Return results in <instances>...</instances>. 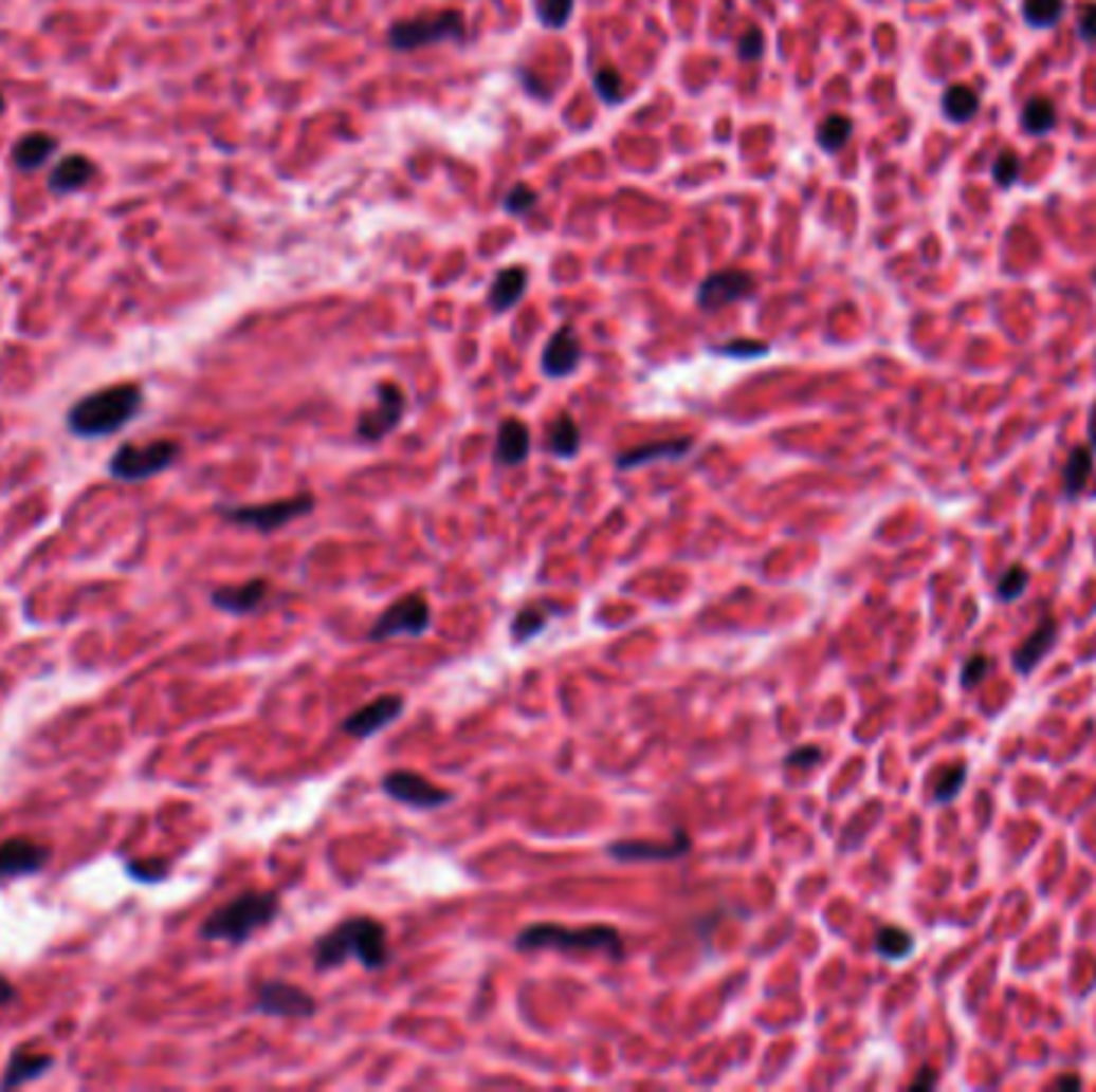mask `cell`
Wrapping results in <instances>:
<instances>
[{
  "instance_id": "cell-3",
  "label": "cell",
  "mask_w": 1096,
  "mask_h": 1092,
  "mask_svg": "<svg viewBox=\"0 0 1096 1092\" xmlns=\"http://www.w3.org/2000/svg\"><path fill=\"white\" fill-rule=\"evenodd\" d=\"M279 913V894L273 891H248L225 907H218L208 913V920L199 926V936L205 942H232L241 945L248 942L257 929L270 926Z\"/></svg>"
},
{
  "instance_id": "cell-4",
  "label": "cell",
  "mask_w": 1096,
  "mask_h": 1092,
  "mask_svg": "<svg viewBox=\"0 0 1096 1092\" xmlns=\"http://www.w3.org/2000/svg\"><path fill=\"white\" fill-rule=\"evenodd\" d=\"M516 948H552V951H600L619 961L625 955V942L619 929L600 926H562V923H532L516 936Z\"/></svg>"
},
{
  "instance_id": "cell-46",
  "label": "cell",
  "mask_w": 1096,
  "mask_h": 1092,
  "mask_svg": "<svg viewBox=\"0 0 1096 1092\" xmlns=\"http://www.w3.org/2000/svg\"><path fill=\"white\" fill-rule=\"evenodd\" d=\"M1055 1086H1061V1089H1077V1086H1080V1076H1058Z\"/></svg>"
},
{
  "instance_id": "cell-21",
  "label": "cell",
  "mask_w": 1096,
  "mask_h": 1092,
  "mask_svg": "<svg viewBox=\"0 0 1096 1092\" xmlns=\"http://www.w3.org/2000/svg\"><path fill=\"white\" fill-rule=\"evenodd\" d=\"M526 282H529V270L526 266H507L494 276L491 292H488V304L491 311L504 314L510 308H516L526 295Z\"/></svg>"
},
{
  "instance_id": "cell-25",
  "label": "cell",
  "mask_w": 1096,
  "mask_h": 1092,
  "mask_svg": "<svg viewBox=\"0 0 1096 1092\" xmlns=\"http://www.w3.org/2000/svg\"><path fill=\"white\" fill-rule=\"evenodd\" d=\"M93 173H96V167L84 154H68L52 170V189L55 192H74V189L87 186L93 180Z\"/></svg>"
},
{
  "instance_id": "cell-16",
  "label": "cell",
  "mask_w": 1096,
  "mask_h": 1092,
  "mask_svg": "<svg viewBox=\"0 0 1096 1092\" xmlns=\"http://www.w3.org/2000/svg\"><path fill=\"white\" fill-rule=\"evenodd\" d=\"M584 350H581V337L574 327H559L555 337L545 344L542 350V372L548 378H565L578 369Z\"/></svg>"
},
{
  "instance_id": "cell-35",
  "label": "cell",
  "mask_w": 1096,
  "mask_h": 1092,
  "mask_svg": "<svg viewBox=\"0 0 1096 1092\" xmlns=\"http://www.w3.org/2000/svg\"><path fill=\"white\" fill-rule=\"evenodd\" d=\"M965 779H968V766H962V762H955V766H949L943 776H939V782H936V792H933V798L943 804V801H952L958 792H962V785H965Z\"/></svg>"
},
{
  "instance_id": "cell-27",
  "label": "cell",
  "mask_w": 1096,
  "mask_h": 1092,
  "mask_svg": "<svg viewBox=\"0 0 1096 1092\" xmlns=\"http://www.w3.org/2000/svg\"><path fill=\"white\" fill-rule=\"evenodd\" d=\"M1090 475H1093V449L1090 446H1077L1071 456H1067V462H1064V497H1077V494H1083V487H1086V481H1090Z\"/></svg>"
},
{
  "instance_id": "cell-6",
  "label": "cell",
  "mask_w": 1096,
  "mask_h": 1092,
  "mask_svg": "<svg viewBox=\"0 0 1096 1092\" xmlns=\"http://www.w3.org/2000/svg\"><path fill=\"white\" fill-rule=\"evenodd\" d=\"M180 456V446L173 440H154V443H126L109 459V475L116 481H148L161 471H167Z\"/></svg>"
},
{
  "instance_id": "cell-30",
  "label": "cell",
  "mask_w": 1096,
  "mask_h": 1092,
  "mask_svg": "<svg viewBox=\"0 0 1096 1092\" xmlns=\"http://www.w3.org/2000/svg\"><path fill=\"white\" fill-rule=\"evenodd\" d=\"M1055 123H1058V113H1055V103H1052L1048 96H1033V99L1026 103V109H1023V126H1026V132L1045 135V132L1055 129Z\"/></svg>"
},
{
  "instance_id": "cell-5",
  "label": "cell",
  "mask_w": 1096,
  "mask_h": 1092,
  "mask_svg": "<svg viewBox=\"0 0 1096 1092\" xmlns=\"http://www.w3.org/2000/svg\"><path fill=\"white\" fill-rule=\"evenodd\" d=\"M453 39H465V17L459 11H440V14L398 20L388 30V45L395 52H414V49H426L436 42H453Z\"/></svg>"
},
{
  "instance_id": "cell-41",
  "label": "cell",
  "mask_w": 1096,
  "mask_h": 1092,
  "mask_svg": "<svg viewBox=\"0 0 1096 1092\" xmlns=\"http://www.w3.org/2000/svg\"><path fill=\"white\" fill-rule=\"evenodd\" d=\"M1077 36L1083 42H1096V0H1080L1077 4Z\"/></svg>"
},
{
  "instance_id": "cell-12",
  "label": "cell",
  "mask_w": 1096,
  "mask_h": 1092,
  "mask_svg": "<svg viewBox=\"0 0 1096 1092\" xmlns=\"http://www.w3.org/2000/svg\"><path fill=\"white\" fill-rule=\"evenodd\" d=\"M756 295V282L747 270H718L712 273L699 292H696V304L709 314H715L718 308L725 304H737V301H747Z\"/></svg>"
},
{
  "instance_id": "cell-47",
  "label": "cell",
  "mask_w": 1096,
  "mask_h": 1092,
  "mask_svg": "<svg viewBox=\"0 0 1096 1092\" xmlns=\"http://www.w3.org/2000/svg\"><path fill=\"white\" fill-rule=\"evenodd\" d=\"M1090 449H1096V410L1090 413Z\"/></svg>"
},
{
  "instance_id": "cell-19",
  "label": "cell",
  "mask_w": 1096,
  "mask_h": 1092,
  "mask_svg": "<svg viewBox=\"0 0 1096 1092\" xmlns=\"http://www.w3.org/2000/svg\"><path fill=\"white\" fill-rule=\"evenodd\" d=\"M529 426L523 423V420H504L500 423V429H497V446H494V459H497V465H504V468H516V465H523L526 462V456H529Z\"/></svg>"
},
{
  "instance_id": "cell-13",
  "label": "cell",
  "mask_w": 1096,
  "mask_h": 1092,
  "mask_svg": "<svg viewBox=\"0 0 1096 1092\" xmlns=\"http://www.w3.org/2000/svg\"><path fill=\"white\" fill-rule=\"evenodd\" d=\"M49 865V846L26 839V836H14L0 843V885H7L14 878H30L39 875V871Z\"/></svg>"
},
{
  "instance_id": "cell-10",
  "label": "cell",
  "mask_w": 1096,
  "mask_h": 1092,
  "mask_svg": "<svg viewBox=\"0 0 1096 1092\" xmlns=\"http://www.w3.org/2000/svg\"><path fill=\"white\" fill-rule=\"evenodd\" d=\"M254 1006L263 1016H282V1019H308L317 1013V1000L308 991L286 984V980H267V984H260Z\"/></svg>"
},
{
  "instance_id": "cell-22",
  "label": "cell",
  "mask_w": 1096,
  "mask_h": 1092,
  "mask_svg": "<svg viewBox=\"0 0 1096 1092\" xmlns=\"http://www.w3.org/2000/svg\"><path fill=\"white\" fill-rule=\"evenodd\" d=\"M693 449L690 436H677V440H661V443H644L638 449H628L616 459L619 468H641L647 462H661V459H680Z\"/></svg>"
},
{
  "instance_id": "cell-26",
  "label": "cell",
  "mask_w": 1096,
  "mask_h": 1092,
  "mask_svg": "<svg viewBox=\"0 0 1096 1092\" xmlns=\"http://www.w3.org/2000/svg\"><path fill=\"white\" fill-rule=\"evenodd\" d=\"M974 113H978V93L971 87H965V84L946 87V93H943V116L949 123H955V126L971 123Z\"/></svg>"
},
{
  "instance_id": "cell-18",
  "label": "cell",
  "mask_w": 1096,
  "mask_h": 1092,
  "mask_svg": "<svg viewBox=\"0 0 1096 1092\" xmlns=\"http://www.w3.org/2000/svg\"><path fill=\"white\" fill-rule=\"evenodd\" d=\"M1055 637H1058V622H1055L1052 615H1045V618L1039 622V628H1036V631L1017 647V653H1013V667H1017V673H1033V670L1042 664V658H1048V650H1052Z\"/></svg>"
},
{
  "instance_id": "cell-20",
  "label": "cell",
  "mask_w": 1096,
  "mask_h": 1092,
  "mask_svg": "<svg viewBox=\"0 0 1096 1092\" xmlns=\"http://www.w3.org/2000/svg\"><path fill=\"white\" fill-rule=\"evenodd\" d=\"M52 1054L45 1051H36V1048H20L7 1070H4V1079H0V1089H14V1086H23V1082H33L39 1076H45L52 1070Z\"/></svg>"
},
{
  "instance_id": "cell-43",
  "label": "cell",
  "mask_w": 1096,
  "mask_h": 1092,
  "mask_svg": "<svg viewBox=\"0 0 1096 1092\" xmlns=\"http://www.w3.org/2000/svg\"><path fill=\"white\" fill-rule=\"evenodd\" d=\"M821 759V746H799L786 756V766H815Z\"/></svg>"
},
{
  "instance_id": "cell-31",
  "label": "cell",
  "mask_w": 1096,
  "mask_h": 1092,
  "mask_svg": "<svg viewBox=\"0 0 1096 1092\" xmlns=\"http://www.w3.org/2000/svg\"><path fill=\"white\" fill-rule=\"evenodd\" d=\"M850 138H853V123H850L846 116H840V113L827 116V119L818 126V145H821L824 151H830V154L843 151Z\"/></svg>"
},
{
  "instance_id": "cell-11",
  "label": "cell",
  "mask_w": 1096,
  "mask_h": 1092,
  "mask_svg": "<svg viewBox=\"0 0 1096 1092\" xmlns=\"http://www.w3.org/2000/svg\"><path fill=\"white\" fill-rule=\"evenodd\" d=\"M382 789L388 798L407 804V808H420V811H430V808H440V804H450L453 801V792L440 789V785H433L430 779H423L420 773H410V770H395L382 779Z\"/></svg>"
},
{
  "instance_id": "cell-49",
  "label": "cell",
  "mask_w": 1096,
  "mask_h": 1092,
  "mask_svg": "<svg viewBox=\"0 0 1096 1092\" xmlns=\"http://www.w3.org/2000/svg\"><path fill=\"white\" fill-rule=\"evenodd\" d=\"M1093 282H1096V273H1093Z\"/></svg>"
},
{
  "instance_id": "cell-2",
  "label": "cell",
  "mask_w": 1096,
  "mask_h": 1092,
  "mask_svg": "<svg viewBox=\"0 0 1096 1092\" xmlns=\"http://www.w3.org/2000/svg\"><path fill=\"white\" fill-rule=\"evenodd\" d=\"M388 936L385 926L372 917H350L337 923L331 932H324L314 945V964L321 970L337 967L347 958H360L363 967H385L388 964Z\"/></svg>"
},
{
  "instance_id": "cell-23",
  "label": "cell",
  "mask_w": 1096,
  "mask_h": 1092,
  "mask_svg": "<svg viewBox=\"0 0 1096 1092\" xmlns=\"http://www.w3.org/2000/svg\"><path fill=\"white\" fill-rule=\"evenodd\" d=\"M545 446L559 459H571L581 452V426L571 413H559L545 432Z\"/></svg>"
},
{
  "instance_id": "cell-37",
  "label": "cell",
  "mask_w": 1096,
  "mask_h": 1092,
  "mask_svg": "<svg viewBox=\"0 0 1096 1092\" xmlns=\"http://www.w3.org/2000/svg\"><path fill=\"white\" fill-rule=\"evenodd\" d=\"M712 353H718V356H731V359H760V356L770 353V347L760 344V340H731V344L712 347Z\"/></svg>"
},
{
  "instance_id": "cell-39",
  "label": "cell",
  "mask_w": 1096,
  "mask_h": 1092,
  "mask_svg": "<svg viewBox=\"0 0 1096 1092\" xmlns=\"http://www.w3.org/2000/svg\"><path fill=\"white\" fill-rule=\"evenodd\" d=\"M991 177H994V183H998V186L1010 189V186L1017 183V177H1020V158H1017L1010 148H1007V151H1001V158L994 161Z\"/></svg>"
},
{
  "instance_id": "cell-7",
  "label": "cell",
  "mask_w": 1096,
  "mask_h": 1092,
  "mask_svg": "<svg viewBox=\"0 0 1096 1092\" xmlns=\"http://www.w3.org/2000/svg\"><path fill=\"white\" fill-rule=\"evenodd\" d=\"M407 413V394L395 382H379L376 385V407L360 413L357 436L363 443H382L388 432L398 429V423Z\"/></svg>"
},
{
  "instance_id": "cell-36",
  "label": "cell",
  "mask_w": 1096,
  "mask_h": 1092,
  "mask_svg": "<svg viewBox=\"0 0 1096 1092\" xmlns=\"http://www.w3.org/2000/svg\"><path fill=\"white\" fill-rule=\"evenodd\" d=\"M1023 590H1026V568H1023V564H1010V568L1001 574V580H998V596H1001L1004 603H1013V599L1023 596Z\"/></svg>"
},
{
  "instance_id": "cell-38",
  "label": "cell",
  "mask_w": 1096,
  "mask_h": 1092,
  "mask_svg": "<svg viewBox=\"0 0 1096 1092\" xmlns=\"http://www.w3.org/2000/svg\"><path fill=\"white\" fill-rule=\"evenodd\" d=\"M535 202H538V192H535L532 186H526V183H516V186L504 196V208H507L510 215H526V211L535 208Z\"/></svg>"
},
{
  "instance_id": "cell-48",
  "label": "cell",
  "mask_w": 1096,
  "mask_h": 1092,
  "mask_svg": "<svg viewBox=\"0 0 1096 1092\" xmlns=\"http://www.w3.org/2000/svg\"><path fill=\"white\" fill-rule=\"evenodd\" d=\"M0 113H4V96H0Z\"/></svg>"
},
{
  "instance_id": "cell-1",
  "label": "cell",
  "mask_w": 1096,
  "mask_h": 1092,
  "mask_svg": "<svg viewBox=\"0 0 1096 1092\" xmlns=\"http://www.w3.org/2000/svg\"><path fill=\"white\" fill-rule=\"evenodd\" d=\"M145 391L132 382L109 385L103 391H93L80 397L68 410V429L80 440H103V436L120 432L126 423H132L142 413Z\"/></svg>"
},
{
  "instance_id": "cell-32",
  "label": "cell",
  "mask_w": 1096,
  "mask_h": 1092,
  "mask_svg": "<svg viewBox=\"0 0 1096 1092\" xmlns=\"http://www.w3.org/2000/svg\"><path fill=\"white\" fill-rule=\"evenodd\" d=\"M548 615H552V609H545L542 603H532V606H523L516 615H513V625H510V631H513V641H529V637H535L542 628H545V622H548Z\"/></svg>"
},
{
  "instance_id": "cell-17",
  "label": "cell",
  "mask_w": 1096,
  "mask_h": 1092,
  "mask_svg": "<svg viewBox=\"0 0 1096 1092\" xmlns=\"http://www.w3.org/2000/svg\"><path fill=\"white\" fill-rule=\"evenodd\" d=\"M267 596H270V580L254 577L241 587H218L212 593V606L222 609V612H232V615H248V612H257Z\"/></svg>"
},
{
  "instance_id": "cell-34",
  "label": "cell",
  "mask_w": 1096,
  "mask_h": 1092,
  "mask_svg": "<svg viewBox=\"0 0 1096 1092\" xmlns=\"http://www.w3.org/2000/svg\"><path fill=\"white\" fill-rule=\"evenodd\" d=\"M593 90L606 106H619L625 99V80L616 68H600L593 74Z\"/></svg>"
},
{
  "instance_id": "cell-8",
  "label": "cell",
  "mask_w": 1096,
  "mask_h": 1092,
  "mask_svg": "<svg viewBox=\"0 0 1096 1092\" xmlns=\"http://www.w3.org/2000/svg\"><path fill=\"white\" fill-rule=\"evenodd\" d=\"M314 510V497L311 494H298V497H286V500H273V503H257V506H222V516L238 522V525H251L260 532H276L286 522L308 516Z\"/></svg>"
},
{
  "instance_id": "cell-42",
  "label": "cell",
  "mask_w": 1096,
  "mask_h": 1092,
  "mask_svg": "<svg viewBox=\"0 0 1096 1092\" xmlns=\"http://www.w3.org/2000/svg\"><path fill=\"white\" fill-rule=\"evenodd\" d=\"M988 673H991V661L981 658V653H978V658H971V661L962 667V686L971 689V686L984 683V677H988Z\"/></svg>"
},
{
  "instance_id": "cell-45",
  "label": "cell",
  "mask_w": 1096,
  "mask_h": 1092,
  "mask_svg": "<svg viewBox=\"0 0 1096 1092\" xmlns=\"http://www.w3.org/2000/svg\"><path fill=\"white\" fill-rule=\"evenodd\" d=\"M933 1082H936V1073H933V1070H924V1073H917V1076H914L911 1089H930Z\"/></svg>"
},
{
  "instance_id": "cell-40",
  "label": "cell",
  "mask_w": 1096,
  "mask_h": 1092,
  "mask_svg": "<svg viewBox=\"0 0 1096 1092\" xmlns=\"http://www.w3.org/2000/svg\"><path fill=\"white\" fill-rule=\"evenodd\" d=\"M763 52H766V36H763V30H760V26L744 30V36L737 39V55H741V61H756V58H763Z\"/></svg>"
},
{
  "instance_id": "cell-9",
  "label": "cell",
  "mask_w": 1096,
  "mask_h": 1092,
  "mask_svg": "<svg viewBox=\"0 0 1096 1092\" xmlns=\"http://www.w3.org/2000/svg\"><path fill=\"white\" fill-rule=\"evenodd\" d=\"M433 622V612H430V603L423 593H407L401 599H395L379 618L376 625L369 628V641H385V637H395V634H423Z\"/></svg>"
},
{
  "instance_id": "cell-24",
  "label": "cell",
  "mask_w": 1096,
  "mask_h": 1092,
  "mask_svg": "<svg viewBox=\"0 0 1096 1092\" xmlns=\"http://www.w3.org/2000/svg\"><path fill=\"white\" fill-rule=\"evenodd\" d=\"M58 151V142L52 135H42V132H33V135H23L17 145H14V164L20 170H39L49 164V158Z\"/></svg>"
},
{
  "instance_id": "cell-14",
  "label": "cell",
  "mask_w": 1096,
  "mask_h": 1092,
  "mask_svg": "<svg viewBox=\"0 0 1096 1092\" xmlns=\"http://www.w3.org/2000/svg\"><path fill=\"white\" fill-rule=\"evenodd\" d=\"M693 843L683 830H677L668 843H647V839H625V843H613L609 855L619 862H677L683 855H690Z\"/></svg>"
},
{
  "instance_id": "cell-28",
  "label": "cell",
  "mask_w": 1096,
  "mask_h": 1092,
  "mask_svg": "<svg viewBox=\"0 0 1096 1092\" xmlns=\"http://www.w3.org/2000/svg\"><path fill=\"white\" fill-rule=\"evenodd\" d=\"M1067 0H1023V20L1036 30H1052L1061 23Z\"/></svg>"
},
{
  "instance_id": "cell-33",
  "label": "cell",
  "mask_w": 1096,
  "mask_h": 1092,
  "mask_svg": "<svg viewBox=\"0 0 1096 1092\" xmlns=\"http://www.w3.org/2000/svg\"><path fill=\"white\" fill-rule=\"evenodd\" d=\"M535 14H538L542 26L565 30L571 14H574V0H535Z\"/></svg>"
},
{
  "instance_id": "cell-44",
  "label": "cell",
  "mask_w": 1096,
  "mask_h": 1092,
  "mask_svg": "<svg viewBox=\"0 0 1096 1092\" xmlns=\"http://www.w3.org/2000/svg\"><path fill=\"white\" fill-rule=\"evenodd\" d=\"M14 1000H17L14 984H11V980H7L4 974H0V1006H7V1003H14Z\"/></svg>"
},
{
  "instance_id": "cell-15",
  "label": "cell",
  "mask_w": 1096,
  "mask_h": 1092,
  "mask_svg": "<svg viewBox=\"0 0 1096 1092\" xmlns=\"http://www.w3.org/2000/svg\"><path fill=\"white\" fill-rule=\"evenodd\" d=\"M401 711H404V699L401 696H379L369 705H363L360 711H353L350 718H344L341 730L350 734V737H372L382 727H388Z\"/></svg>"
},
{
  "instance_id": "cell-29",
  "label": "cell",
  "mask_w": 1096,
  "mask_h": 1092,
  "mask_svg": "<svg viewBox=\"0 0 1096 1092\" xmlns=\"http://www.w3.org/2000/svg\"><path fill=\"white\" fill-rule=\"evenodd\" d=\"M875 948H879L882 958L901 961L914 951V936L901 926H882L879 932H875Z\"/></svg>"
}]
</instances>
